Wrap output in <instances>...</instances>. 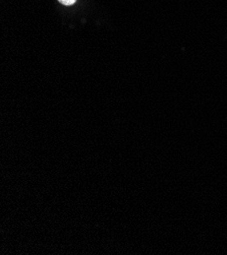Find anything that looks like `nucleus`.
<instances>
[{"instance_id": "nucleus-1", "label": "nucleus", "mask_w": 227, "mask_h": 255, "mask_svg": "<svg viewBox=\"0 0 227 255\" xmlns=\"http://www.w3.org/2000/svg\"><path fill=\"white\" fill-rule=\"evenodd\" d=\"M58 1H59L60 3H62V4H64V5H71V4H73L75 1H77V0H58Z\"/></svg>"}]
</instances>
